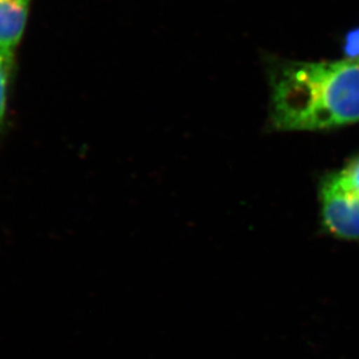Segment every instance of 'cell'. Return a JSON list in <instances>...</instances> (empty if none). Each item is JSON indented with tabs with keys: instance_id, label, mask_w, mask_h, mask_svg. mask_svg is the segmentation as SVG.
<instances>
[{
	"instance_id": "obj_6",
	"label": "cell",
	"mask_w": 359,
	"mask_h": 359,
	"mask_svg": "<svg viewBox=\"0 0 359 359\" xmlns=\"http://www.w3.org/2000/svg\"><path fill=\"white\" fill-rule=\"evenodd\" d=\"M337 173L346 186L359 193V154L350 160L346 167Z\"/></svg>"
},
{
	"instance_id": "obj_4",
	"label": "cell",
	"mask_w": 359,
	"mask_h": 359,
	"mask_svg": "<svg viewBox=\"0 0 359 359\" xmlns=\"http://www.w3.org/2000/svg\"><path fill=\"white\" fill-rule=\"evenodd\" d=\"M14 52L0 50V128L6 117L7 98L13 70Z\"/></svg>"
},
{
	"instance_id": "obj_1",
	"label": "cell",
	"mask_w": 359,
	"mask_h": 359,
	"mask_svg": "<svg viewBox=\"0 0 359 359\" xmlns=\"http://www.w3.org/2000/svg\"><path fill=\"white\" fill-rule=\"evenodd\" d=\"M271 121L279 131H320L359 121V62L272 60Z\"/></svg>"
},
{
	"instance_id": "obj_3",
	"label": "cell",
	"mask_w": 359,
	"mask_h": 359,
	"mask_svg": "<svg viewBox=\"0 0 359 359\" xmlns=\"http://www.w3.org/2000/svg\"><path fill=\"white\" fill-rule=\"evenodd\" d=\"M32 0H0V50L14 52L19 45Z\"/></svg>"
},
{
	"instance_id": "obj_5",
	"label": "cell",
	"mask_w": 359,
	"mask_h": 359,
	"mask_svg": "<svg viewBox=\"0 0 359 359\" xmlns=\"http://www.w3.org/2000/svg\"><path fill=\"white\" fill-rule=\"evenodd\" d=\"M344 60L359 62V27L350 29L343 39Z\"/></svg>"
},
{
	"instance_id": "obj_2",
	"label": "cell",
	"mask_w": 359,
	"mask_h": 359,
	"mask_svg": "<svg viewBox=\"0 0 359 359\" xmlns=\"http://www.w3.org/2000/svg\"><path fill=\"white\" fill-rule=\"evenodd\" d=\"M320 200L322 222L329 233L346 241L359 239V193L346 186L337 172L322 180Z\"/></svg>"
}]
</instances>
